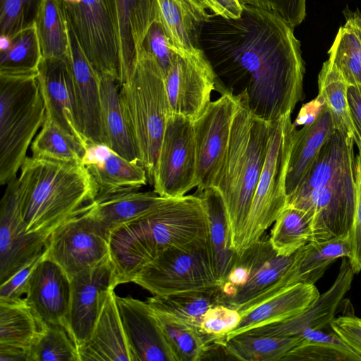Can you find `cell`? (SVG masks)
Here are the masks:
<instances>
[{"instance_id": "cell-46", "label": "cell", "mask_w": 361, "mask_h": 361, "mask_svg": "<svg viewBox=\"0 0 361 361\" xmlns=\"http://www.w3.org/2000/svg\"><path fill=\"white\" fill-rule=\"evenodd\" d=\"M241 318L238 310L219 304L206 312L200 328L202 333L214 341H224L226 336L238 325Z\"/></svg>"}, {"instance_id": "cell-11", "label": "cell", "mask_w": 361, "mask_h": 361, "mask_svg": "<svg viewBox=\"0 0 361 361\" xmlns=\"http://www.w3.org/2000/svg\"><path fill=\"white\" fill-rule=\"evenodd\" d=\"M197 155L193 121L169 115L153 178L154 192L180 197L196 187Z\"/></svg>"}, {"instance_id": "cell-42", "label": "cell", "mask_w": 361, "mask_h": 361, "mask_svg": "<svg viewBox=\"0 0 361 361\" xmlns=\"http://www.w3.org/2000/svg\"><path fill=\"white\" fill-rule=\"evenodd\" d=\"M42 59V50L35 26L13 37L10 48L0 53V73H37Z\"/></svg>"}, {"instance_id": "cell-30", "label": "cell", "mask_w": 361, "mask_h": 361, "mask_svg": "<svg viewBox=\"0 0 361 361\" xmlns=\"http://www.w3.org/2000/svg\"><path fill=\"white\" fill-rule=\"evenodd\" d=\"M204 203L208 240L214 273L220 287L226 279L238 254L232 246L231 232L224 200L218 189L210 187L197 192Z\"/></svg>"}, {"instance_id": "cell-51", "label": "cell", "mask_w": 361, "mask_h": 361, "mask_svg": "<svg viewBox=\"0 0 361 361\" xmlns=\"http://www.w3.org/2000/svg\"><path fill=\"white\" fill-rule=\"evenodd\" d=\"M329 325L332 331L361 357V319L354 315L341 316L334 318Z\"/></svg>"}, {"instance_id": "cell-38", "label": "cell", "mask_w": 361, "mask_h": 361, "mask_svg": "<svg viewBox=\"0 0 361 361\" xmlns=\"http://www.w3.org/2000/svg\"><path fill=\"white\" fill-rule=\"evenodd\" d=\"M154 312L177 361L202 360L207 345L215 341L202 333L200 327L170 314Z\"/></svg>"}, {"instance_id": "cell-19", "label": "cell", "mask_w": 361, "mask_h": 361, "mask_svg": "<svg viewBox=\"0 0 361 361\" xmlns=\"http://www.w3.org/2000/svg\"><path fill=\"white\" fill-rule=\"evenodd\" d=\"M71 291L68 276L46 257L33 271L25 298L41 328L45 324H61L69 333Z\"/></svg>"}, {"instance_id": "cell-15", "label": "cell", "mask_w": 361, "mask_h": 361, "mask_svg": "<svg viewBox=\"0 0 361 361\" xmlns=\"http://www.w3.org/2000/svg\"><path fill=\"white\" fill-rule=\"evenodd\" d=\"M47 240L26 231L20 212L16 177L6 184L0 204V283L42 253Z\"/></svg>"}, {"instance_id": "cell-22", "label": "cell", "mask_w": 361, "mask_h": 361, "mask_svg": "<svg viewBox=\"0 0 361 361\" xmlns=\"http://www.w3.org/2000/svg\"><path fill=\"white\" fill-rule=\"evenodd\" d=\"M66 25L68 59L83 133L88 142L104 143L99 76L87 60L71 27L67 23Z\"/></svg>"}, {"instance_id": "cell-39", "label": "cell", "mask_w": 361, "mask_h": 361, "mask_svg": "<svg viewBox=\"0 0 361 361\" xmlns=\"http://www.w3.org/2000/svg\"><path fill=\"white\" fill-rule=\"evenodd\" d=\"M312 216L306 212L286 207L271 231L269 241L279 255H293L311 241Z\"/></svg>"}, {"instance_id": "cell-43", "label": "cell", "mask_w": 361, "mask_h": 361, "mask_svg": "<svg viewBox=\"0 0 361 361\" xmlns=\"http://www.w3.org/2000/svg\"><path fill=\"white\" fill-rule=\"evenodd\" d=\"M328 54L349 85H361V39L350 18L338 29Z\"/></svg>"}, {"instance_id": "cell-10", "label": "cell", "mask_w": 361, "mask_h": 361, "mask_svg": "<svg viewBox=\"0 0 361 361\" xmlns=\"http://www.w3.org/2000/svg\"><path fill=\"white\" fill-rule=\"evenodd\" d=\"M153 295L202 291L219 286L209 240L183 247H170L143 266L132 281Z\"/></svg>"}, {"instance_id": "cell-29", "label": "cell", "mask_w": 361, "mask_h": 361, "mask_svg": "<svg viewBox=\"0 0 361 361\" xmlns=\"http://www.w3.org/2000/svg\"><path fill=\"white\" fill-rule=\"evenodd\" d=\"M159 19L177 53L199 48L200 31L209 17L202 0H157Z\"/></svg>"}, {"instance_id": "cell-20", "label": "cell", "mask_w": 361, "mask_h": 361, "mask_svg": "<svg viewBox=\"0 0 361 361\" xmlns=\"http://www.w3.org/2000/svg\"><path fill=\"white\" fill-rule=\"evenodd\" d=\"M114 289L111 287L104 290L99 295L92 331L78 350L80 361H133Z\"/></svg>"}, {"instance_id": "cell-49", "label": "cell", "mask_w": 361, "mask_h": 361, "mask_svg": "<svg viewBox=\"0 0 361 361\" xmlns=\"http://www.w3.org/2000/svg\"><path fill=\"white\" fill-rule=\"evenodd\" d=\"M356 156V205L350 232V255L348 259L355 274L361 271V148Z\"/></svg>"}, {"instance_id": "cell-28", "label": "cell", "mask_w": 361, "mask_h": 361, "mask_svg": "<svg viewBox=\"0 0 361 361\" xmlns=\"http://www.w3.org/2000/svg\"><path fill=\"white\" fill-rule=\"evenodd\" d=\"M335 130L326 106L313 123L294 130L286 180L287 197L302 183L322 145Z\"/></svg>"}, {"instance_id": "cell-31", "label": "cell", "mask_w": 361, "mask_h": 361, "mask_svg": "<svg viewBox=\"0 0 361 361\" xmlns=\"http://www.w3.org/2000/svg\"><path fill=\"white\" fill-rule=\"evenodd\" d=\"M166 199L154 191L115 192L97 196L88 212L110 235L118 226L149 212Z\"/></svg>"}, {"instance_id": "cell-36", "label": "cell", "mask_w": 361, "mask_h": 361, "mask_svg": "<svg viewBox=\"0 0 361 361\" xmlns=\"http://www.w3.org/2000/svg\"><path fill=\"white\" fill-rule=\"evenodd\" d=\"M303 341L290 350L283 361H355L361 357L333 331L307 329L299 335Z\"/></svg>"}, {"instance_id": "cell-53", "label": "cell", "mask_w": 361, "mask_h": 361, "mask_svg": "<svg viewBox=\"0 0 361 361\" xmlns=\"http://www.w3.org/2000/svg\"><path fill=\"white\" fill-rule=\"evenodd\" d=\"M202 1L212 13L225 18H238L243 9V4L239 0Z\"/></svg>"}, {"instance_id": "cell-32", "label": "cell", "mask_w": 361, "mask_h": 361, "mask_svg": "<svg viewBox=\"0 0 361 361\" xmlns=\"http://www.w3.org/2000/svg\"><path fill=\"white\" fill-rule=\"evenodd\" d=\"M104 144L126 159L140 163L119 98V84L110 75L99 76Z\"/></svg>"}, {"instance_id": "cell-2", "label": "cell", "mask_w": 361, "mask_h": 361, "mask_svg": "<svg viewBox=\"0 0 361 361\" xmlns=\"http://www.w3.org/2000/svg\"><path fill=\"white\" fill-rule=\"evenodd\" d=\"M208 240L207 214L202 198H167L142 216L114 229L109 256L118 285L132 281L147 263L170 247Z\"/></svg>"}, {"instance_id": "cell-3", "label": "cell", "mask_w": 361, "mask_h": 361, "mask_svg": "<svg viewBox=\"0 0 361 361\" xmlns=\"http://www.w3.org/2000/svg\"><path fill=\"white\" fill-rule=\"evenodd\" d=\"M355 140L335 130L286 207L312 216V243L350 234L356 205Z\"/></svg>"}, {"instance_id": "cell-27", "label": "cell", "mask_w": 361, "mask_h": 361, "mask_svg": "<svg viewBox=\"0 0 361 361\" xmlns=\"http://www.w3.org/2000/svg\"><path fill=\"white\" fill-rule=\"evenodd\" d=\"M350 233L329 240L308 243L294 253L293 263L278 280L287 288L297 283L314 284L338 258L350 255Z\"/></svg>"}, {"instance_id": "cell-48", "label": "cell", "mask_w": 361, "mask_h": 361, "mask_svg": "<svg viewBox=\"0 0 361 361\" xmlns=\"http://www.w3.org/2000/svg\"><path fill=\"white\" fill-rule=\"evenodd\" d=\"M242 4L249 5L273 13L294 28L306 16V0H239Z\"/></svg>"}, {"instance_id": "cell-37", "label": "cell", "mask_w": 361, "mask_h": 361, "mask_svg": "<svg viewBox=\"0 0 361 361\" xmlns=\"http://www.w3.org/2000/svg\"><path fill=\"white\" fill-rule=\"evenodd\" d=\"M348 86L336 65L329 59L326 61L318 75V95L329 111L335 129L354 138L347 96Z\"/></svg>"}, {"instance_id": "cell-35", "label": "cell", "mask_w": 361, "mask_h": 361, "mask_svg": "<svg viewBox=\"0 0 361 361\" xmlns=\"http://www.w3.org/2000/svg\"><path fill=\"white\" fill-rule=\"evenodd\" d=\"M303 339L300 336H274L244 332L226 341V348L234 360L279 361Z\"/></svg>"}, {"instance_id": "cell-8", "label": "cell", "mask_w": 361, "mask_h": 361, "mask_svg": "<svg viewBox=\"0 0 361 361\" xmlns=\"http://www.w3.org/2000/svg\"><path fill=\"white\" fill-rule=\"evenodd\" d=\"M290 116L272 122L267 157L245 221L238 254L255 243L286 207V175L293 133L296 128Z\"/></svg>"}, {"instance_id": "cell-54", "label": "cell", "mask_w": 361, "mask_h": 361, "mask_svg": "<svg viewBox=\"0 0 361 361\" xmlns=\"http://www.w3.org/2000/svg\"><path fill=\"white\" fill-rule=\"evenodd\" d=\"M325 107L323 99L317 95L315 99L301 107L293 125L295 127L298 126H303L313 123Z\"/></svg>"}, {"instance_id": "cell-41", "label": "cell", "mask_w": 361, "mask_h": 361, "mask_svg": "<svg viewBox=\"0 0 361 361\" xmlns=\"http://www.w3.org/2000/svg\"><path fill=\"white\" fill-rule=\"evenodd\" d=\"M35 28L42 58H64L68 56L69 39L67 25L56 0H44Z\"/></svg>"}, {"instance_id": "cell-34", "label": "cell", "mask_w": 361, "mask_h": 361, "mask_svg": "<svg viewBox=\"0 0 361 361\" xmlns=\"http://www.w3.org/2000/svg\"><path fill=\"white\" fill-rule=\"evenodd\" d=\"M222 298L220 288L217 287L207 290L153 295L146 302L154 311L170 314L200 327L206 312L214 305L222 304Z\"/></svg>"}, {"instance_id": "cell-6", "label": "cell", "mask_w": 361, "mask_h": 361, "mask_svg": "<svg viewBox=\"0 0 361 361\" xmlns=\"http://www.w3.org/2000/svg\"><path fill=\"white\" fill-rule=\"evenodd\" d=\"M119 98L140 163L152 184L171 111L163 72L154 57L142 49L129 75L119 86Z\"/></svg>"}, {"instance_id": "cell-56", "label": "cell", "mask_w": 361, "mask_h": 361, "mask_svg": "<svg viewBox=\"0 0 361 361\" xmlns=\"http://www.w3.org/2000/svg\"><path fill=\"white\" fill-rule=\"evenodd\" d=\"M13 41V37L1 35L0 37V53L8 50Z\"/></svg>"}, {"instance_id": "cell-5", "label": "cell", "mask_w": 361, "mask_h": 361, "mask_svg": "<svg viewBox=\"0 0 361 361\" xmlns=\"http://www.w3.org/2000/svg\"><path fill=\"white\" fill-rule=\"evenodd\" d=\"M235 114L224 164L213 187L224 200L232 246L238 254L252 200L267 157L272 122L250 110L245 92L238 94Z\"/></svg>"}, {"instance_id": "cell-13", "label": "cell", "mask_w": 361, "mask_h": 361, "mask_svg": "<svg viewBox=\"0 0 361 361\" xmlns=\"http://www.w3.org/2000/svg\"><path fill=\"white\" fill-rule=\"evenodd\" d=\"M89 205L57 228L47 242V257L59 264L70 279L109 256V235L90 214Z\"/></svg>"}, {"instance_id": "cell-12", "label": "cell", "mask_w": 361, "mask_h": 361, "mask_svg": "<svg viewBox=\"0 0 361 361\" xmlns=\"http://www.w3.org/2000/svg\"><path fill=\"white\" fill-rule=\"evenodd\" d=\"M238 105V94L226 90L219 98L211 101L193 121L197 192L215 184L224 162Z\"/></svg>"}, {"instance_id": "cell-40", "label": "cell", "mask_w": 361, "mask_h": 361, "mask_svg": "<svg viewBox=\"0 0 361 361\" xmlns=\"http://www.w3.org/2000/svg\"><path fill=\"white\" fill-rule=\"evenodd\" d=\"M32 156L62 161H82L86 148L46 116L31 145Z\"/></svg>"}, {"instance_id": "cell-44", "label": "cell", "mask_w": 361, "mask_h": 361, "mask_svg": "<svg viewBox=\"0 0 361 361\" xmlns=\"http://www.w3.org/2000/svg\"><path fill=\"white\" fill-rule=\"evenodd\" d=\"M30 361H80L78 348L61 324H45L29 351Z\"/></svg>"}, {"instance_id": "cell-24", "label": "cell", "mask_w": 361, "mask_h": 361, "mask_svg": "<svg viewBox=\"0 0 361 361\" xmlns=\"http://www.w3.org/2000/svg\"><path fill=\"white\" fill-rule=\"evenodd\" d=\"M111 2L118 31L122 84L131 72L149 27L159 20V6L157 0Z\"/></svg>"}, {"instance_id": "cell-14", "label": "cell", "mask_w": 361, "mask_h": 361, "mask_svg": "<svg viewBox=\"0 0 361 361\" xmlns=\"http://www.w3.org/2000/svg\"><path fill=\"white\" fill-rule=\"evenodd\" d=\"M164 84L171 114L192 121L211 102L216 78L200 48L178 54L165 74Z\"/></svg>"}, {"instance_id": "cell-16", "label": "cell", "mask_w": 361, "mask_h": 361, "mask_svg": "<svg viewBox=\"0 0 361 361\" xmlns=\"http://www.w3.org/2000/svg\"><path fill=\"white\" fill-rule=\"evenodd\" d=\"M37 78L46 116L87 148L88 141L78 114L68 54L64 58H42Z\"/></svg>"}, {"instance_id": "cell-50", "label": "cell", "mask_w": 361, "mask_h": 361, "mask_svg": "<svg viewBox=\"0 0 361 361\" xmlns=\"http://www.w3.org/2000/svg\"><path fill=\"white\" fill-rule=\"evenodd\" d=\"M47 255V250H44L30 260L7 281L0 285V299L15 300L20 298L25 295L30 276L39 264Z\"/></svg>"}, {"instance_id": "cell-26", "label": "cell", "mask_w": 361, "mask_h": 361, "mask_svg": "<svg viewBox=\"0 0 361 361\" xmlns=\"http://www.w3.org/2000/svg\"><path fill=\"white\" fill-rule=\"evenodd\" d=\"M320 293L314 284L297 283L241 314L238 325L226 341L242 333L293 317L315 302Z\"/></svg>"}, {"instance_id": "cell-58", "label": "cell", "mask_w": 361, "mask_h": 361, "mask_svg": "<svg viewBox=\"0 0 361 361\" xmlns=\"http://www.w3.org/2000/svg\"><path fill=\"white\" fill-rule=\"evenodd\" d=\"M356 16V18H357V19L358 22L360 23V25H361V17H360V16Z\"/></svg>"}, {"instance_id": "cell-57", "label": "cell", "mask_w": 361, "mask_h": 361, "mask_svg": "<svg viewBox=\"0 0 361 361\" xmlns=\"http://www.w3.org/2000/svg\"><path fill=\"white\" fill-rule=\"evenodd\" d=\"M350 18V20H351L355 30H357V32L360 36V38L361 39V25H360V23L358 22L355 16L353 17H351Z\"/></svg>"}, {"instance_id": "cell-9", "label": "cell", "mask_w": 361, "mask_h": 361, "mask_svg": "<svg viewBox=\"0 0 361 361\" xmlns=\"http://www.w3.org/2000/svg\"><path fill=\"white\" fill-rule=\"evenodd\" d=\"M56 1L66 23L99 76L110 75L120 86V49L111 0Z\"/></svg>"}, {"instance_id": "cell-45", "label": "cell", "mask_w": 361, "mask_h": 361, "mask_svg": "<svg viewBox=\"0 0 361 361\" xmlns=\"http://www.w3.org/2000/svg\"><path fill=\"white\" fill-rule=\"evenodd\" d=\"M44 0H0V34L14 37L33 27Z\"/></svg>"}, {"instance_id": "cell-21", "label": "cell", "mask_w": 361, "mask_h": 361, "mask_svg": "<svg viewBox=\"0 0 361 361\" xmlns=\"http://www.w3.org/2000/svg\"><path fill=\"white\" fill-rule=\"evenodd\" d=\"M355 273L346 257H342L338 274L332 286L300 314L281 322L247 332L253 334L293 336L307 329H323L334 319L340 302L350 290Z\"/></svg>"}, {"instance_id": "cell-47", "label": "cell", "mask_w": 361, "mask_h": 361, "mask_svg": "<svg viewBox=\"0 0 361 361\" xmlns=\"http://www.w3.org/2000/svg\"><path fill=\"white\" fill-rule=\"evenodd\" d=\"M141 49L152 55L160 66L164 76L171 68L177 55L161 22L155 20L144 38Z\"/></svg>"}, {"instance_id": "cell-1", "label": "cell", "mask_w": 361, "mask_h": 361, "mask_svg": "<svg viewBox=\"0 0 361 361\" xmlns=\"http://www.w3.org/2000/svg\"><path fill=\"white\" fill-rule=\"evenodd\" d=\"M198 47L216 81L228 90L240 87L257 117L272 122L291 115L301 99L305 68L300 43L294 27L279 16L244 4L238 18L210 13Z\"/></svg>"}, {"instance_id": "cell-25", "label": "cell", "mask_w": 361, "mask_h": 361, "mask_svg": "<svg viewBox=\"0 0 361 361\" xmlns=\"http://www.w3.org/2000/svg\"><path fill=\"white\" fill-rule=\"evenodd\" d=\"M238 255L249 268V277L235 295L224 302V305L236 310L280 279L294 259V254L289 256L278 255L269 238L263 235Z\"/></svg>"}, {"instance_id": "cell-23", "label": "cell", "mask_w": 361, "mask_h": 361, "mask_svg": "<svg viewBox=\"0 0 361 361\" xmlns=\"http://www.w3.org/2000/svg\"><path fill=\"white\" fill-rule=\"evenodd\" d=\"M82 162L96 183L97 196L137 190L148 180L140 163L126 159L104 143L88 142Z\"/></svg>"}, {"instance_id": "cell-7", "label": "cell", "mask_w": 361, "mask_h": 361, "mask_svg": "<svg viewBox=\"0 0 361 361\" xmlns=\"http://www.w3.org/2000/svg\"><path fill=\"white\" fill-rule=\"evenodd\" d=\"M46 107L37 73H0V183L17 177Z\"/></svg>"}, {"instance_id": "cell-55", "label": "cell", "mask_w": 361, "mask_h": 361, "mask_svg": "<svg viewBox=\"0 0 361 361\" xmlns=\"http://www.w3.org/2000/svg\"><path fill=\"white\" fill-rule=\"evenodd\" d=\"M0 361H30L29 351L15 347L0 345Z\"/></svg>"}, {"instance_id": "cell-52", "label": "cell", "mask_w": 361, "mask_h": 361, "mask_svg": "<svg viewBox=\"0 0 361 361\" xmlns=\"http://www.w3.org/2000/svg\"><path fill=\"white\" fill-rule=\"evenodd\" d=\"M347 96L350 115L355 129V143L357 147L361 148V85H350Z\"/></svg>"}, {"instance_id": "cell-4", "label": "cell", "mask_w": 361, "mask_h": 361, "mask_svg": "<svg viewBox=\"0 0 361 361\" xmlns=\"http://www.w3.org/2000/svg\"><path fill=\"white\" fill-rule=\"evenodd\" d=\"M18 183L26 231L47 239L60 226L85 211L98 193L82 161L27 157Z\"/></svg>"}, {"instance_id": "cell-18", "label": "cell", "mask_w": 361, "mask_h": 361, "mask_svg": "<svg viewBox=\"0 0 361 361\" xmlns=\"http://www.w3.org/2000/svg\"><path fill=\"white\" fill-rule=\"evenodd\" d=\"M116 302L133 361H177L146 300L116 295Z\"/></svg>"}, {"instance_id": "cell-17", "label": "cell", "mask_w": 361, "mask_h": 361, "mask_svg": "<svg viewBox=\"0 0 361 361\" xmlns=\"http://www.w3.org/2000/svg\"><path fill=\"white\" fill-rule=\"evenodd\" d=\"M117 286L110 256L71 279L69 334L78 350L91 335L97 317L101 292Z\"/></svg>"}, {"instance_id": "cell-33", "label": "cell", "mask_w": 361, "mask_h": 361, "mask_svg": "<svg viewBox=\"0 0 361 361\" xmlns=\"http://www.w3.org/2000/svg\"><path fill=\"white\" fill-rule=\"evenodd\" d=\"M41 331L25 298L0 299V345L30 351Z\"/></svg>"}]
</instances>
